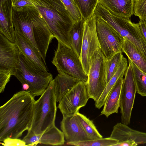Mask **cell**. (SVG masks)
Returning <instances> with one entry per match:
<instances>
[{
  "label": "cell",
  "instance_id": "cell-28",
  "mask_svg": "<svg viewBox=\"0 0 146 146\" xmlns=\"http://www.w3.org/2000/svg\"><path fill=\"white\" fill-rule=\"evenodd\" d=\"M118 142L117 140L110 137L67 143V144L77 146H115Z\"/></svg>",
  "mask_w": 146,
  "mask_h": 146
},
{
  "label": "cell",
  "instance_id": "cell-13",
  "mask_svg": "<svg viewBox=\"0 0 146 146\" xmlns=\"http://www.w3.org/2000/svg\"><path fill=\"white\" fill-rule=\"evenodd\" d=\"M27 145H36L38 144L52 145H62L65 142V138L62 131L55 125L44 133L35 134L28 131L22 139Z\"/></svg>",
  "mask_w": 146,
  "mask_h": 146
},
{
  "label": "cell",
  "instance_id": "cell-9",
  "mask_svg": "<svg viewBox=\"0 0 146 146\" xmlns=\"http://www.w3.org/2000/svg\"><path fill=\"white\" fill-rule=\"evenodd\" d=\"M119 101L121 123L126 125L130 123L135 94L137 92L133 71L128 61V65L124 74Z\"/></svg>",
  "mask_w": 146,
  "mask_h": 146
},
{
  "label": "cell",
  "instance_id": "cell-20",
  "mask_svg": "<svg viewBox=\"0 0 146 146\" xmlns=\"http://www.w3.org/2000/svg\"><path fill=\"white\" fill-rule=\"evenodd\" d=\"M54 89L57 102H59L69 91L80 81L79 79L62 74L53 79Z\"/></svg>",
  "mask_w": 146,
  "mask_h": 146
},
{
  "label": "cell",
  "instance_id": "cell-18",
  "mask_svg": "<svg viewBox=\"0 0 146 146\" xmlns=\"http://www.w3.org/2000/svg\"><path fill=\"white\" fill-rule=\"evenodd\" d=\"M124 75H122L118 79L109 93L100 115H104L108 117L113 113H118Z\"/></svg>",
  "mask_w": 146,
  "mask_h": 146
},
{
  "label": "cell",
  "instance_id": "cell-4",
  "mask_svg": "<svg viewBox=\"0 0 146 146\" xmlns=\"http://www.w3.org/2000/svg\"><path fill=\"white\" fill-rule=\"evenodd\" d=\"M14 76L22 85H28L27 91L34 97L41 96L53 79L51 73L35 66L20 51L19 65Z\"/></svg>",
  "mask_w": 146,
  "mask_h": 146
},
{
  "label": "cell",
  "instance_id": "cell-17",
  "mask_svg": "<svg viewBox=\"0 0 146 146\" xmlns=\"http://www.w3.org/2000/svg\"><path fill=\"white\" fill-rule=\"evenodd\" d=\"M15 42L20 51L35 66L43 70L47 71L46 65L44 62L38 51L25 37L15 31Z\"/></svg>",
  "mask_w": 146,
  "mask_h": 146
},
{
  "label": "cell",
  "instance_id": "cell-6",
  "mask_svg": "<svg viewBox=\"0 0 146 146\" xmlns=\"http://www.w3.org/2000/svg\"><path fill=\"white\" fill-rule=\"evenodd\" d=\"M102 17L146 57V39L138 23H133L130 19L118 16L108 10L104 12Z\"/></svg>",
  "mask_w": 146,
  "mask_h": 146
},
{
  "label": "cell",
  "instance_id": "cell-27",
  "mask_svg": "<svg viewBox=\"0 0 146 146\" xmlns=\"http://www.w3.org/2000/svg\"><path fill=\"white\" fill-rule=\"evenodd\" d=\"M136 85L137 92L142 96H146V74L139 69L131 60Z\"/></svg>",
  "mask_w": 146,
  "mask_h": 146
},
{
  "label": "cell",
  "instance_id": "cell-7",
  "mask_svg": "<svg viewBox=\"0 0 146 146\" xmlns=\"http://www.w3.org/2000/svg\"><path fill=\"white\" fill-rule=\"evenodd\" d=\"M95 16L98 38L105 58L109 59L118 52L122 53L124 38L102 18Z\"/></svg>",
  "mask_w": 146,
  "mask_h": 146
},
{
  "label": "cell",
  "instance_id": "cell-30",
  "mask_svg": "<svg viewBox=\"0 0 146 146\" xmlns=\"http://www.w3.org/2000/svg\"><path fill=\"white\" fill-rule=\"evenodd\" d=\"M133 12L140 20L145 19L146 18V0H134Z\"/></svg>",
  "mask_w": 146,
  "mask_h": 146
},
{
  "label": "cell",
  "instance_id": "cell-21",
  "mask_svg": "<svg viewBox=\"0 0 146 146\" xmlns=\"http://www.w3.org/2000/svg\"><path fill=\"white\" fill-rule=\"evenodd\" d=\"M122 52L141 71L146 74V57L134 44L124 38L121 46Z\"/></svg>",
  "mask_w": 146,
  "mask_h": 146
},
{
  "label": "cell",
  "instance_id": "cell-12",
  "mask_svg": "<svg viewBox=\"0 0 146 146\" xmlns=\"http://www.w3.org/2000/svg\"><path fill=\"white\" fill-rule=\"evenodd\" d=\"M19 54L17 44L0 33V70L9 71L14 75L19 65Z\"/></svg>",
  "mask_w": 146,
  "mask_h": 146
},
{
  "label": "cell",
  "instance_id": "cell-10",
  "mask_svg": "<svg viewBox=\"0 0 146 146\" xmlns=\"http://www.w3.org/2000/svg\"><path fill=\"white\" fill-rule=\"evenodd\" d=\"M90 98L87 84L80 81L62 98L58 106L63 117L76 114Z\"/></svg>",
  "mask_w": 146,
  "mask_h": 146
},
{
  "label": "cell",
  "instance_id": "cell-5",
  "mask_svg": "<svg viewBox=\"0 0 146 146\" xmlns=\"http://www.w3.org/2000/svg\"><path fill=\"white\" fill-rule=\"evenodd\" d=\"M58 41L52 62L59 73L78 79L87 84L88 75L84 71L80 58L72 48Z\"/></svg>",
  "mask_w": 146,
  "mask_h": 146
},
{
  "label": "cell",
  "instance_id": "cell-31",
  "mask_svg": "<svg viewBox=\"0 0 146 146\" xmlns=\"http://www.w3.org/2000/svg\"><path fill=\"white\" fill-rule=\"evenodd\" d=\"M12 75L9 71L0 70V93L3 92Z\"/></svg>",
  "mask_w": 146,
  "mask_h": 146
},
{
  "label": "cell",
  "instance_id": "cell-34",
  "mask_svg": "<svg viewBox=\"0 0 146 146\" xmlns=\"http://www.w3.org/2000/svg\"><path fill=\"white\" fill-rule=\"evenodd\" d=\"M139 27L146 39V20H140L138 23Z\"/></svg>",
  "mask_w": 146,
  "mask_h": 146
},
{
  "label": "cell",
  "instance_id": "cell-14",
  "mask_svg": "<svg viewBox=\"0 0 146 146\" xmlns=\"http://www.w3.org/2000/svg\"><path fill=\"white\" fill-rule=\"evenodd\" d=\"M60 127L67 143L90 139L80 124L76 114L63 117Z\"/></svg>",
  "mask_w": 146,
  "mask_h": 146
},
{
  "label": "cell",
  "instance_id": "cell-8",
  "mask_svg": "<svg viewBox=\"0 0 146 146\" xmlns=\"http://www.w3.org/2000/svg\"><path fill=\"white\" fill-rule=\"evenodd\" d=\"M105 58L101 49L96 50L92 60L87 83L90 98L96 102L101 96L107 85Z\"/></svg>",
  "mask_w": 146,
  "mask_h": 146
},
{
  "label": "cell",
  "instance_id": "cell-26",
  "mask_svg": "<svg viewBox=\"0 0 146 146\" xmlns=\"http://www.w3.org/2000/svg\"><path fill=\"white\" fill-rule=\"evenodd\" d=\"M84 21L94 13L99 0H73Z\"/></svg>",
  "mask_w": 146,
  "mask_h": 146
},
{
  "label": "cell",
  "instance_id": "cell-22",
  "mask_svg": "<svg viewBox=\"0 0 146 146\" xmlns=\"http://www.w3.org/2000/svg\"><path fill=\"white\" fill-rule=\"evenodd\" d=\"M128 66L127 59L123 56L116 72L107 84L98 100L95 102L96 108L100 109L104 106L110 92L118 79L122 75L125 74Z\"/></svg>",
  "mask_w": 146,
  "mask_h": 146
},
{
  "label": "cell",
  "instance_id": "cell-19",
  "mask_svg": "<svg viewBox=\"0 0 146 146\" xmlns=\"http://www.w3.org/2000/svg\"><path fill=\"white\" fill-rule=\"evenodd\" d=\"M134 0H99L103 6L114 14L129 19L133 14Z\"/></svg>",
  "mask_w": 146,
  "mask_h": 146
},
{
  "label": "cell",
  "instance_id": "cell-16",
  "mask_svg": "<svg viewBox=\"0 0 146 146\" xmlns=\"http://www.w3.org/2000/svg\"><path fill=\"white\" fill-rule=\"evenodd\" d=\"M13 0H0V33L15 42V33L12 19Z\"/></svg>",
  "mask_w": 146,
  "mask_h": 146
},
{
  "label": "cell",
  "instance_id": "cell-33",
  "mask_svg": "<svg viewBox=\"0 0 146 146\" xmlns=\"http://www.w3.org/2000/svg\"><path fill=\"white\" fill-rule=\"evenodd\" d=\"M13 7L21 9L25 6H33L29 0H13Z\"/></svg>",
  "mask_w": 146,
  "mask_h": 146
},
{
  "label": "cell",
  "instance_id": "cell-3",
  "mask_svg": "<svg viewBox=\"0 0 146 146\" xmlns=\"http://www.w3.org/2000/svg\"><path fill=\"white\" fill-rule=\"evenodd\" d=\"M56 102L53 79L40 98L35 101L32 123L28 131L39 134L55 125Z\"/></svg>",
  "mask_w": 146,
  "mask_h": 146
},
{
  "label": "cell",
  "instance_id": "cell-24",
  "mask_svg": "<svg viewBox=\"0 0 146 146\" xmlns=\"http://www.w3.org/2000/svg\"><path fill=\"white\" fill-rule=\"evenodd\" d=\"M76 115L84 131L90 139L102 138V136L98 132L92 121L79 112L76 113Z\"/></svg>",
  "mask_w": 146,
  "mask_h": 146
},
{
  "label": "cell",
  "instance_id": "cell-29",
  "mask_svg": "<svg viewBox=\"0 0 146 146\" xmlns=\"http://www.w3.org/2000/svg\"><path fill=\"white\" fill-rule=\"evenodd\" d=\"M69 13L74 23L82 17L81 13L73 0H60Z\"/></svg>",
  "mask_w": 146,
  "mask_h": 146
},
{
  "label": "cell",
  "instance_id": "cell-15",
  "mask_svg": "<svg viewBox=\"0 0 146 146\" xmlns=\"http://www.w3.org/2000/svg\"><path fill=\"white\" fill-rule=\"evenodd\" d=\"M110 137L117 140L118 142L128 141L137 145L146 144V133L132 129L122 123L114 126Z\"/></svg>",
  "mask_w": 146,
  "mask_h": 146
},
{
  "label": "cell",
  "instance_id": "cell-23",
  "mask_svg": "<svg viewBox=\"0 0 146 146\" xmlns=\"http://www.w3.org/2000/svg\"><path fill=\"white\" fill-rule=\"evenodd\" d=\"M85 21L82 17L74 24L70 31L72 49L80 58L83 38Z\"/></svg>",
  "mask_w": 146,
  "mask_h": 146
},
{
  "label": "cell",
  "instance_id": "cell-2",
  "mask_svg": "<svg viewBox=\"0 0 146 146\" xmlns=\"http://www.w3.org/2000/svg\"><path fill=\"white\" fill-rule=\"evenodd\" d=\"M58 41L71 48L70 33L74 23L60 0H29Z\"/></svg>",
  "mask_w": 146,
  "mask_h": 146
},
{
  "label": "cell",
  "instance_id": "cell-35",
  "mask_svg": "<svg viewBox=\"0 0 146 146\" xmlns=\"http://www.w3.org/2000/svg\"><path fill=\"white\" fill-rule=\"evenodd\" d=\"M145 19L146 20V18Z\"/></svg>",
  "mask_w": 146,
  "mask_h": 146
},
{
  "label": "cell",
  "instance_id": "cell-11",
  "mask_svg": "<svg viewBox=\"0 0 146 146\" xmlns=\"http://www.w3.org/2000/svg\"><path fill=\"white\" fill-rule=\"evenodd\" d=\"M100 49L96 31L95 16L93 13L84 22L81 54V61L84 71L87 75L92 58L96 50Z\"/></svg>",
  "mask_w": 146,
  "mask_h": 146
},
{
  "label": "cell",
  "instance_id": "cell-32",
  "mask_svg": "<svg viewBox=\"0 0 146 146\" xmlns=\"http://www.w3.org/2000/svg\"><path fill=\"white\" fill-rule=\"evenodd\" d=\"M1 144L4 146H27L22 140L18 139L7 138L3 141Z\"/></svg>",
  "mask_w": 146,
  "mask_h": 146
},
{
  "label": "cell",
  "instance_id": "cell-25",
  "mask_svg": "<svg viewBox=\"0 0 146 146\" xmlns=\"http://www.w3.org/2000/svg\"><path fill=\"white\" fill-rule=\"evenodd\" d=\"M122 53L118 52L110 59L105 58V64L107 84L117 70L123 57Z\"/></svg>",
  "mask_w": 146,
  "mask_h": 146
},
{
  "label": "cell",
  "instance_id": "cell-1",
  "mask_svg": "<svg viewBox=\"0 0 146 146\" xmlns=\"http://www.w3.org/2000/svg\"><path fill=\"white\" fill-rule=\"evenodd\" d=\"M35 97L21 90L0 107V141L7 138L18 139L31 128Z\"/></svg>",
  "mask_w": 146,
  "mask_h": 146
}]
</instances>
